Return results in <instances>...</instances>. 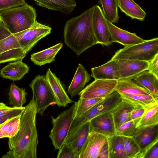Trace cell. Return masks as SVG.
<instances>
[{
	"mask_svg": "<svg viewBox=\"0 0 158 158\" xmlns=\"http://www.w3.org/2000/svg\"><path fill=\"white\" fill-rule=\"evenodd\" d=\"M37 107L34 97L25 107L20 117L19 130L9 138V151L4 157L36 158L38 138L36 127Z\"/></svg>",
	"mask_w": 158,
	"mask_h": 158,
	"instance_id": "obj_1",
	"label": "cell"
},
{
	"mask_svg": "<svg viewBox=\"0 0 158 158\" xmlns=\"http://www.w3.org/2000/svg\"><path fill=\"white\" fill-rule=\"evenodd\" d=\"M94 9V6L67 20L64 25V42L78 56L98 44L93 26Z\"/></svg>",
	"mask_w": 158,
	"mask_h": 158,
	"instance_id": "obj_2",
	"label": "cell"
},
{
	"mask_svg": "<svg viewBox=\"0 0 158 158\" xmlns=\"http://www.w3.org/2000/svg\"><path fill=\"white\" fill-rule=\"evenodd\" d=\"M35 9L24 4L0 11V19L13 34L31 27L37 21Z\"/></svg>",
	"mask_w": 158,
	"mask_h": 158,
	"instance_id": "obj_3",
	"label": "cell"
},
{
	"mask_svg": "<svg viewBox=\"0 0 158 158\" xmlns=\"http://www.w3.org/2000/svg\"><path fill=\"white\" fill-rule=\"evenodd\" d=\"M158 53V38L125 46L115 52L111 60L123 59L150 61Z\"/></svg>",
	"mask_w": 158,
	"mask_h": 158,
	"instance_id": "obj_4",
	"label": "cell"
},
{
	"mask_svg": "<svg viewBox=\"0 0 158 158\" xmlns=\"http://www.w3.org/2000/svg\"><path fill=\"white\" fill-rule=\"evenodd\" d=\"M35 100L37 113L43 115L49 106L56 104L54 93L46 77L38 75L29 85Z\"/></svg>",
	"mask_w": 158,
	"mask_h": 158,
	"instance_id": "obj_5",
	"label": "cell"
},
{
	"mask_svg": "<svg viewBox=\"0 0 158 158\" xmlns=\"http://www.w3.org/2000/svg\"><path fill=\"white\" fill-rule=\"evenodd\" d=\"M122 99L119 94L115 91L104 99L84 113L80 117L73 119L68 135L75 131L83 124L89 122L96 116L111 111L115 107Z\"/></svg>",
	"mask_w": 158,
	"mask_h": 158,
	"instance_id": "obj_6",
	"label": "cell"
},
{
	"mask_svg": "<svg viewBox=\"0 0 158 158\" xmlns=\"http://www.w3.org/2000/svg\"><path fill=\"white\" fill-rule=\"evenodd\" d=\"M74 105L62 111L56 118L51 116L52 128L49 135L55 150L59 149L64 143L74 119Z\"/></svg>",
	"mask_w": 158,
	"mask_h": 158,
	"instance_id": "obj_7",
	"label": "cell"
},
{
	"mask_svg": "<svg viewBox=\"0 0 158 158\" xmlns=\"http://www.w3.org/2000/svg\"><path fill=\"white\" fill-rule=\"evenodd\" d=\"M51 30L50 27L36 21L28 29L14 35L27 54L40 40L50 33Z\"/></svg>",
	"mask_w": 158,
	"mask_h": 158,
	"instance_id": "obj_8",
	"label": "cell"
},
{
	"mask_svg": "<svg viewBox=\"0 0 158 158\" xmlns=\"http://www.w3.org/2000/svg\"><path fill=\"white\" fill-rule=\"evenodd\" d=\"M118 81L115 79L95 80L78 95L82 98H106L116 91Z\"/></svg>",
	"mask_w": 158,
	"mask_h": 158,
	"instance_id": "obj_9",
	"label": "cell"
},
{
	"mask_svg": "<svg viewBox=\"0 0 158 158\" xmlns=\"http://www.w3.org/2000/svg\"><path fill=\"white\" fill-rule=\"evenodd\" d=\"M102 10L97 5H94L93 17V26L98 44L107 46L113 42Z\"/></svg>",
	"mask_w": 158,
	"mask_h": 158,
	"instance_id": "obj_10",
	"label": "cell"
},
{
	"mask_svg": "<svg viewBox=\"0 0 158 158\" xmlns=\"http://www.w3.org/2000/svg\"><path fill=\"white\" fill-rule=\"evenodd\" d=\"M107 143V137L90 130L79 158H98L101 150Z\"/></svg>",
	"mask_w": 158,
	"mask_h": 158,
	"instance_id": "obj_11",
	"label": "cell"
},
{
	"mask_svg": "<svg viewBox=\"0 0 158 158\" xmlns=\"http://www.w3.org/2000/svg\"><path fill=\"white\" fill-rule=\"evenodd\" d=\"M119 67L120 79L133 80L142 72L147 70L149 61L137 60H114Z\"/></svg>",
	"mask_w": 158,
	"mask_h": 158,
	"instance_id": "obj_12",
	"label": "cell"
},
{
	"mask_svg": "<svg viewBox=\"0 0 158 158\" xmlns=\"http://www.w3.org/2000/svg\"><path fill=\"white\" fill-rule=\"evenodd\" d=\"M111 111L103 113L90 120V130L107 138L115 135V129Z\"/></svg>",
	"mask_w": 158,
	"mask_h": 158,
	"instance_id": "obj_13",
	"label": "cell"
},
{
	"mask_svg": "<svg viewBox=\"0 0 158 158\" xmlns=\"http://www.w3.org/2000/svg\"><path fill=\"white\" fill-rule=\"evenodd\" d=\"M90 130L89 121L78 127L71 133L68 135L64 142L79 158L83 146Z\"/></svg>",
	"mask_w": 158,
	"mask_h": 158,
	"instance_id": "obj_14",
	"label": "cell"
},
{
	"mask_svg": "<svg viewBox=\"0 0 158 158\" xmlns=\"http://www.w3.org/2000/svg\"><path fill=\"white\" fill-rule=\"evenodd\" d=\"M106 21L113 43H119L125 47L139 44L145 41V40L138 36L135 33L120 28Z\"/></svg>",
	"mask_w": 158,
	"mask_h": 158,
	"instance_id": "obj_15",
	"label": "cell"
},
{
	"mask_svg": "<svg viewBox=\"0 0 158 158\" xmlns=\"http://www.w3.org/2000/svg\"><path fill=\"white\" fill-rule=\"evenodd\" d=\"M45 77L54 93L56 104L58 106L67 107L73 102L68 96L61 82L50 68L48 69Z\"/></svg>",
	"mask_w": 158,
	"mask_h": 158,
	"instance_id": "obj_16",
	"label": "cell"
},
{
	"mask_svg": "<svg viewBox=\"0 0 158 158\" xmlns=\"http://www.w3.org/2000/svg\"><path fill=\"white\" fill-rule=\"evenodd\" d=\"M91 76L95 80L120 79L119 67L114 60H110L100 66L92 68Z\"/></svg>",
	"mask_w": 158,
	"mask_h": 158,
	"instance_id": "obj_17",
	"label": "cell"
},
{
	"mask_svg": "<svg viewBox=\"0 0 158 158\" xmlns=\"http://www.w3.org/2000/svg\"><path fill=\"white\" fill-rule=\"evenodd\" d=\"M132 137L139 146L141 151L158 139V125L138 128Z\"/></svg>",
	"mask_w": 158,
	"mask_h": 158,
	"instance_id": "obj_18",
	"label": "cell"
},
{
	"mask_svg": "<svg viewBox=\"0 0 158 158\" xmlns=\"http://www.w3.org/2000/svg\"><path fill=\"white\" fill-rule=\"evenodd\" d=\"M30 67L22 60L11 62L0 70V75L3 78L13 81L21 80L28 73Z\"/></svg>",
	"mask_w": 158,
	"mask_h": 158,
	"instance_id": "obj_19",
	"label": "cell"
},
{
	"mask_svg": "<svg viewBox=\"0 0 158 158\" xmlns=\"http://www.w3.org/2000/svg\"><path fill=\"white\" fill-rule=\"evenodd\" d=\"M91 79L90 76L85 67L81 64H79L68 89L71 97L72 98L81 92L85 85Z\"/></svg>",
	"mask_w": 158,
	"mask_h": 158,
	"instance_id": "obj_20",
	"label": "cell"
},
{
	"mask_svg": "<svg viewBox=\"0 0 158 158\" xmlns=\"http://www.w3.org/2000/svg\"><path fill=\"white\" fill-rule=\"evenodd\" d=\"M111 110L115 130L122 124L131 120L130 113L135 105L123 99Z\"/></svg>",
	"mask_w": 158,
	"mask_h": 158,
	"instance_id": "obj_21",
	"label": "cell"
},
{
	"mask_svg": "<svg viewBox=\"0 0 158 158\" xmlns=\"http://www.w3.org/2000/svg\"><path fill=\"white\" fill-rule=\"evenodd\" d=\"M38 5L66 14L71 13L76 7L75 0H33Z\"/></svg>",
	"mask_w": 158,
	"mask_h": 158,
	"instance_id": "obj_22",
	"label": "cell"
},
{
	"mask_svg": "<svg viewBox=\"0 0 158 158\" xmlns=\"http://www.w3.org/2000/svg\"><path fill=\"white\" fill-rule=\"evenodd\" d=\"M62 43H58L51 47L31 55V60L36 65L40 66L50 63L55 60V57L62 48Z\"/></svg>",
	"mask_w": 158,
	"mask_h": 158,
	"instance_id": "obj_23",
	"label": "cell"
},
{
	"mask_svg": "<svg viewBox=\"0 0 158 158\" xmlns=\"http://www.w3.org/2000/svg\"><path fill=\"white\" fill-rule=\"evenodd\" d=\"M19 48L21 47L17 38L0 19V54Z\"/></svg>",
	"mask_w": 158,
	"mask_h": 158,
	"instance_id": "obj_24",
	"label": "cell"
},
{
	"mask_svg": "<svg viewBox=\"0 0 158 158\" xmlns=\"http://www.w3.org/2000/svg\"><path fill=\"white\" fill-rule=\"evenodd\" d=\"M118 7L125 14L132 19L143 21L146 14L133 0H117Z\"/></svg>",
	"mask_w": 158,
	"mask_h": 158,
	"instance_id": "obj_25",
	"label": "cell"
},
{
	"mask_svg": "<svg viewBox=\"0 0 158 158\" xmlns=\"http://www.w3.org/2000/svg\"><path fill=\"white\" fill-rule=\"evenodd\" d=\"M133 81L146 89L152 95L158 98V78L148 71L140 73Z\"/></svg>",
	"mask_w": 158,
	"mask_h": 158,
	"instance_id": "obj_26",
	"label": "cell"
},
{
	"mask_svg": "<svg viewBox=\"0 0 158 158\" xmlns=\"http://www.w3.org/2000/svg\"><path fill=\"white\" fill-rule=\"evenodd\" d=\"M119 94L121 98L135 105L140 106L146 109L158 104V98H155L152 95L129 94L126 93Z\"/></svg>",
	"mask_w": 158,
	"mask_h": 158,
	"instance_id": "obj_27",
	"label": "cell"
},
{
	"mask_svg": "<svg viewBox=\"0 0 158 158\" xmlns=\"http://www.w3.org/2000/svg\"><path fill=\"white\" fill-rule=\"evenodd\" d=\"M107 138L109 158H128L122 136L114 135Z\"/></svg>",
	"mask_w": 158,
	"mask_h": 158,
	"instance_id": "obj_28",
	"label": "cell"
},
{
	"mask_svg": "<svg viewBox=\"0 0 158 158\" xmlns=\"http://www.w3.org/2000/svg\"><path fill=\"white\" fill-rule=\"evenodd\" d=\"M116 91L118 93L151 95L144 88L132 80L121 79L118 80Z\"/></svg>",
	"mask_w": 158,
	"mask_h": 158,
	"instance_id": "obj_29",
	"label": "cell"
},
{
	"mask_svg": "<svg viewBox=\"0 0 158 158\" xmlns=\"http://www.w3.org/2000/svg\"><path fill=\"white\" fill-rule=\"evenodd\" d=\"M106 19L112 23H117L119 19L117 0H98Z\"/></svg>",
	"mask_w": 158,
	"mask_h": 158,
	"instance_id": "obj_30",
	"label": "cell"
},
{
	"mask_svg": "<svg viewBox=\"0 0 158 158\" xmlns=\"http://www.w3.org/2000/svg\"><path fill=\"white\" fill-rule=\"evenodd\" d=\"M21 114L9 119L0 125V139L10 138L15 135L19 129Z\"/></svg>",
	"mask_w": 158,
	"mask_h": 158,
	"instance_id": "obj_31",
	"label": "cell"
},
{
	"mask_svg": "<svg viewBox=\"0 0 158 158\" xmlns=\"http://www.w3.org/2000/svg\"><path fill=\"white\" fill-rule=\"evenodd\" d=\"M105 98H80L74 102V118L80 117L84 113L95 105L103 101Z\"/></svg>",
	"mask_w": 158,
	"mask_h": 158,
	"instance_id": "obj_32",
	"label": "cell"
},
{
	"mask_svg": "<svg viewBox=\"0 0 158 158\" xmlns=\"http://www.w3.org/2000/svg\"><path fill=\"white\" fill-rule=\"evenodd\" d=\"M27 94L25 89L20 88L15 84L11 83L8 93L10 104L14 107H23L26 102Z\"/></svg>",
	"mask_w": 158,
	"mask_h": 158,
	"instance_id": "obj_33",
	"label": "cell"
},
{
	"mask_svg": "<svg viewBox=\"0 0 158 158\" xmlns=\"http://www.w3.org/2000/svg\"><path fill=\"white\" fill-rule=\"evenodd\" d=\"M158 124V104L146 109L137 123V128Z\"/></svg>",
	"mask_w": 158,
	"mask_h": 158,
	"instance_id": "obj_34",
	"label": "cell"
},
{
	"mask_svg": "<svg viewBox=\"0 0 158 158\" xmlns=\"http://www.w3.org/2000/svg\"><path fill=\"white\" fill-rule=\"evenodd\" d=\"M140 119L131 120L122 124L115 130V135L133 137L138 129L136 125Z\"/></svg>",
	"mask_w": 158,
	"mask_h": 158,
	"instance_id": "obj_35",
	"label": "cell"
},
{
	"mask_svg": "<svg viewBox=\"0 0 158 158\" xmlns=\"http://www.w3.org/2000/svg\"><path fill=\"white\" fill-rule=\"evenodd\" d=\"M26 55L27 54L24 52L22 48H16L0 54V64L23 60Z\"/></svg>",
	"mask_w": 158,
	"mask_h": 158,
	"instance_id": "obj_36",
	"label": "cell"
},
{
	"mask_svg": "<svg viewBox=\"0 0 158 158\" xmlns=\"http://www.w3.org/2000/svg\"><path fill=\"white\" fill-rule=\"evenodd\" d=\"M122 137L128 158H136L140 152L139 146L132 137Z\"/></svg>",
	"mask_w": 158,
	"mask_h": 158,
	"instance_id": "obj_37",
	"label": "cell"
},
{
	"mask_svg": "<svg viewBox=\"0 0 158 158\" xmlns=\"http://www.w3.org/2000/svg\"><path fill=\"white\" fill-rule=\"evenodd\" d=\"M57 158H77V157L70 148L64 143L59 149Z\"/></svg>",
	"mask_w": 158,
	"mask_h": 158,
	"instance_id": "obj_38",
	"label": "cell"
},
{
	"mask_svg": "<svg viewBox=\"0 0 158 158\" xmlns=\"http://www.w3.org/2000/svg\"><path fill=\"white\" fill-rule=\"evenodd\" d=\"M25 0H0V11L23 5Z\"/></svg>",
	"mask_w": 158,
	"mask_h": 158,
	"instance_id": "obj_39",
	"label": "cell"
},
{
	"mask_svg": "<svg viewBox=\"0 0 158 158\" xmlns=\"http://www.w3.org/2000/svg\"><path fill=\"white\" fill-rule=\"evenodd\" d=\"M149 62L147 70L158 78V53Z\"/></svg>",
	"mask_w": 158,
	"mask_h": 158,
	"instance_id": "obj_40",
	"label": "cell"
},
{
	"mask_svg": "<svg viewBox=\"0 0 158 158\" xmlns=\"http://www.w3.org/2000/svg\"><path fill=\"white\" fill-rule=\"evenodd\" d=\"M145 110L146 108L140 106L135 105L130 113L131 120H135L140 119L144 113Z\"/></svg>",
	"mask_w": 158,
	"mask_h": 158,
	"instance_id": "obj_41",
	"label": "cell"
},
{
	"mask_svg": "<svg viewBox=\"0 0 158 158\" xmlns=\"http://www.w3.org/2000/svg\"><path fill=\"white\" fill-rule=\"evenodd\" d=\"M21 107H10L7 106L5 103L0 102V117H2L17 110Z\"/></svg>",
	"mask_w": 158,
	"mask_h": 158,
	"instance_id": "obj_42",
	"label": "cell"
},
{
	"mask_svg": "<svg viewBox=\"0 0 158 158\" xmlns=\"http://www.w3.org/2000/svg\"><path fill=\"white\" fill-rule=\"evenodd\" d=\"M24 109L25 107L23 106L17 110L13 112L4 116L0 117V125L9 119L21 115L24 111Z\"/></svg>",
	"mask_w": 158,
	"mask_h": 158,
	"instance_id": "obj_43",
	"label": "cell"
},
{
	"mask_svg": "<svg viewBox=\"0 0 158 158\" xmlns=\"http://www.w3.org/2000/svg\"><path fill=\"white\" fill-rule=\"evenodd\" d=\"M144 158H158V142L149 149Z\"/></svg>",
	"mask_w": 158,
	"mask_h": 158,
	"instance_id": "obj_44",
	"label": "cell"
},
{
	"mask_svg": "<svg viewBox=\"0 0 158 158\" xmlns=\"http://www.w3.org/2000/svg\"><path fill=\"white\" fill-rule=\"evenodd\" d=\"M98 158H109L108 143L106 144L101 150Z\"/></svg>",
	"mask_w": 158,
	"mask_h": 158,
	"instance_id": "obj_45",
	"label": "cell"
}]
</instances>
